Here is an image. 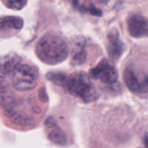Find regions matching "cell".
Here are the masks:
<instances>
[{
	"mask_svg": "<svg viewBox=\"0 0 148 148\" xmlns=\"http://www.w3.org/2000/svg\"><path fill=\"white\" fill-rule=\"evenodd\" d=\"M0 72L10 77L12 88L20 92L32 90L37 85L38 72L28 64L6 60L0 64Z\"/></svg>",
	"mask_w": 148,
	"mask_h": 148,
	"instance_id": "1",
	"label": "cell"
},
{
	"mask_svg": "<svg viewBox=\"0 0 148 148\" xmlns=\"http://www.w3.org/2000/svg\"><path fill=\"white\" fill-rule=\"evenodd\" d=\"M36 53L38 58L44 64L56 65L66 60L69 53L68 46L60 36L47 34L37 43Z\"/></svg>",
	"mask_w": 148,
	"mask_h": 148,
	"instance_id": "2",
	"label": "cell"
},
{
	"mask_svg": "<svg viewBox=\"0 0 148 148\" xmlns=\"http://www.w3.org/2000/svg\"><path fill=\"white\" fill-rule=\"evenodd\" d=\"M66 87L70 94L80 98L85 103L93 102L99 98L90 75L82 71L72 73L68 78Z\"/></svg>",
	"mask_w": 148,
	"mask_h": 148,
	"instance_id": "3",
	"label": "cell"
},
{
	"mask_svg": "<svg viewBox=\"0 0 148 148\" xmlns=\"http://www.w3.org/2000/svg\"><path fill=\"white\" fill-rule=\"evenodd\" d=\"M90 77L100 79L103 83L114 84L118 79L119 74L115 66L103 59L90 70Z\"/></svg>",
	"mask_w": 148,
	"mask_h": 148,
	"instance_id": "4",
	"label": "cell"
},
{
	"mask_svg": "<svg viewBox=\"0 0 148 148\" xmlns=\"http://www.w3.org/2000/svg\"><path fill=\"white\" fill-rule=\"evenodd\" d=\"M124 51V45L119 37V33L116 28H113L107 35V51L114 60H118Z\"/></svg>",
	"mask_w": 148,
	"mask_h": 148,
	"instance_id": "5",
	"label": "cell"
},
{
	"mask_svg": "<svg viewBox=\"0 0 148 148\" xmlns=\"http://www.w3.org/2000/svg\"><path fill=\"white\" fill-rule=\"evenodd\" d=\"M127 28L131 36L142 38L148 33L147 20L140 14H132L127 20Z\"/></svg>",
	"mask_w": 148,
	"mask_h": 148,
	"instance_id": "6",
	"label": "cell"
},
{
	"mask_svg": "<svg viewBox=\"0 0 148 148\" xmlns=\"http://www.w3.org/2000/svg\"><path fill=\"white\" fill-rule=\"evenodd\" d=\"M49 140L59 145L64 146L67 144V137L64 132L59 127L56 120L50 116L45 121Z\"/></svg>",
	"mask_w": 148,
	"mask_h": 148,
	"instance_id": "7",
	"label": "cell"
},
{
	"mask_svg": "<svg viewBox=\"0 0 148 148\" xmlns=\"http://www.w3.org/2000/svg\"><path fill=\"white\" fill-rule=\"evenodd\" d=\"M23 27V20L17 16H5L0 17V36H10L17 33Z\"/></svg>",
	"mask_w": 148,
	"mask_h": 148,
	"instance_id": "8",
	"label": "cell"
},
{
	"mask_svg": "<svg viewBox=\"0 0 148 148\" xmlns=\"http://www.w3.org/2000/svg\"><path fill=\"white\" fill-rule=\"evenodd\" d=\"M85 40L80 38L75 40L71 62L75 66H79L82 64L86 60L87 53L85 51Z\"/></svg>",
	"mask_w": 148,
	"mask_h": 148,
	"instance_id": "9",
	"label": "cell"
},
{
	"mask_svg": "<svg viewBox=\"0 0 148 148\" xmlns=\"http://www.w3.org/2000/svg\"><path fill=\"white\" fill-rule=\"evenodd\" d=\"M123 77L124 82L130 91L133 92H140V81L132 69L130 67L126 68Z\"/></svg>",
	"mask_w": 148,
	"mask_h": 148,
	"instance_id": "10",
	"label": "cell"
},
{
	"mask_svg": "<svg viewBox=\"0 0 148 148\" xmlns=\"http://www.w3.org/2000/svg\"><path fill=\"white\" fill-rule=\"evenodd\" d=\"M46 78L56 85H59V86L66 87L69 77L66 76L65 74L62 73V72H49L46 75Z\"/></svg>",
	"mask_w": 148,
	"mask_h": 148,
	"instance_id": "11",
	"label": "cell"
},
{
	"mask_svg": "<svg viewBox=\"0 0 148 148\" xmlns=\"http://www.w3.org/2000/svg\"><path fill=\"white\" fill-rule=\"evenodd\" d=\"M27 0H7V5L10 9L20 10L27 4Z\"/></svg>",
	"mask_w": 148,
	"mask_h": 148,
	"instance_id": "12",
	"label": "cell"
},
{
	"mask_svg": "<svg viewBox=\"0 0 148 148\" xmlns=\"http://www.w3.org/2000/svg\"><path fill=\"white\" fill-rule=\"evenodd\" d=\"M79 10L81 12H88L89 14H92L94 16H100L102 15V11L99 9L96 8V7H93V6H90V7H85V6H79Z\"/></svg>",
	"mask_w": 148,
	"mask_h": 148,
	"instance_id": "13",
	"label": "cell"
},
{
	"mask_svg": "<svg viewBox=\"0 0 148 148\" xmlns=\"http://www.w3.org/2000/svg\"><path fill=\"white\" fill-rule=\"evenodd\" d=\"M148 92V75L140 82V92L139 93H147Z\"/></svg>",
	"mask_w": 148,
	"mask_h": 148,
	"instance_id": "14",
	"label": "cell"
},
{
	"mask_svg": "<svg viewBox=\"0 0 148 148\" xmlns=\"http://www.w3.org/2000/svg\"><path fill=\"white\" fill-rule=\"evenodd\" d=\"M144 143H145V148H148V133H147V134L145 135Z\"/></svg>",
	"mask_w": 148,
	"mask_h": 148,
	"instance_id": "15",
	"label": "cell"
},
{
	"mask_svg": "<svg viewBox=\"0 0 148 148\" xmlns=\"http://www.w3.org/2000/svg\"><path fill=\"white\" fill-rule=\"evenodd\" d=\"M72 2L75 7H79V0H72Z\"/></svg>",
	"mask_w": 148,
	"mask_h": 148,
	"instance_id": "16",
	"label": "cell"
}]
</instances>
